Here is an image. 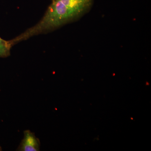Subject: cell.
Instances as JSON below:
<instances>
[{
	"label": "cell",
	"instance_id": "3957f363",
	"mask_svg": "<svg viewBox=\"0 0 151 151\" xmlns=\"http://www.w3.org/2000/svg\"><path fill=\"white\" fill-rule=\"evenodd\" d=\"M13 45L10 40H6L0 37V58H6L11 54Z\"/></svg>",
	"mask_w": 151,
	"mask_h": 151
},
{
	"label": "cell",
	"instance_id": "277c9868",
	"mask_svg": "<svg viewBox=\"0 0 151 151\" xmlns=\"http://www.w3.org/2000/svg\"><path fill=\"white\" fill-rule=\"evenodd\" d=\"M1 150H2L1 147H0V151H1Z\"/></svg>",
	"mask_w": 151,
	"mask_h": 151
},
{
	"label": "cell",
	"instance_id": "6da1fadb",
	"mask_svg": "<svg viewBox=\"0 0 151 151\" xmlns=\"http://www.w3.org/2000/svg\"><path fill=\"white\" fill-rule=\"evenodd\" d=\"M80 19L91 10L94 0H59Z\"/></svg>",
	"mask_w": 151,
	"mask_h": 151
},
{
	"label": "cell",
	"instance_id": "7a4b0ae2",
	"mask_svg": "<svg viewBox=\"0 0 151 151\" xmlns=\"http://www.w3.org/2000/svg\"><path fill=\"white\" fill-rule=\"evenodd\" d=\"M24 136L20 144L18 150L21 151H38L40 150V140L35 136L34 133L29 130H26Z\"/></svg>",
	"mask_w": 151,
	"mask_h": 151
}]
</instances>
